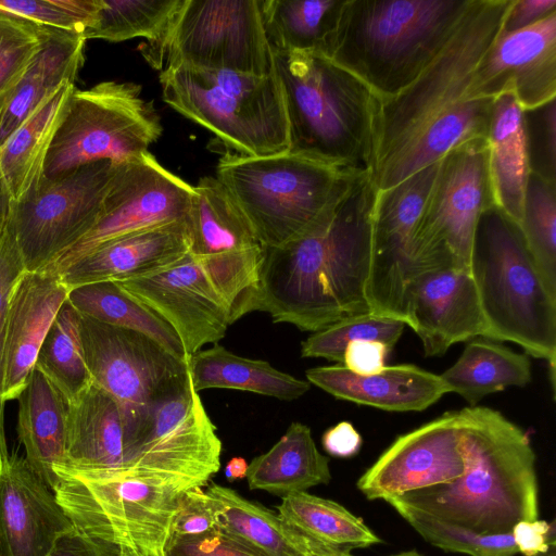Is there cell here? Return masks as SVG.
Returning <instances> with one entry per match:
<instances>
[{
	"label": "cell",
	"mask_w": 556,
	"mask_h": 556,
	"mask_svg": "<svg viewBox=\"0 0 556 556\" xmlns=\"http://www.w3.org/2000/svg\"><path fill=\"white\" fill-rule=\"evenodd\" d=\"M513 0H472L432 62L404 90L381 99L371 177L392 188L453 148L486 139L494 99L473 97L478 63L497 39Z\"/></svg>",
	"instance_id": "obj_1"
},
{
	"label": "cell",
	"mask_w": 556,
	"mask_h": 556,
	"mask_svg": "<svg viewBox=\"0 0 556 556\" xmlns=\"http://www.w3.org/2000/svg\"><path fill=\"white\" fill-rule=\"evenodd\" d=\"M377 192L371 173L362 174L311 231L264 248L254 311L313 332L371 313L366 286Z\"/></svg>",
	"instance_id": "obj_2"
},
{
	"label": "cell",
	"mask_w": 556,
	"mask_h": 556,
	"mask_svg": "<svg viewBox=\"0 0 556 556\" xmlns=\"http://www.w3.org/2000/svg\"><path fill=\"white\" fill-rule=\"evenodd\" d=\"M458 413L465 473L390 498L478 534L510 533L519 521L539 519L535 453L528 433L490 407Z\"/></svg>",
	"instance_id": "obj_3"
},
{
	"label": "cell",
	"mask_w": 556,
	"mask_h": 556,
	"mask_svg": "<svg viewBox=\"0 0 556 556\" xmlns=\"http://www.w3.org/2000/svg\"><path fill=\"white\" fill-rule=\"evenodd\" d=\"M271 56L288 152L348 174L371 173L381 98L320 52L271 48Z\"/></svg>",
	"instance_id": "obj_4"
},
{
	"label": "cell",
	"mask_w": 556,
	"mask_h": 556,
	"mask_svg": "<svg viewBox=\"0 0 556 556\" xmlns=\"http://www.w3.org/2000/svg\"><path fill=\"white\" fill-rule=\"evenodd\" d=\"M472 0H342L324 55L381 99L408 87L440 53Z\"/></svg>",
	"instance_id": "obj_5"
},
{
	"label": "cell",
	"mask_w": 556,
	"mask_h": 556,
	"mask_svg": "<svg viewBox=\"0 0 556 556\" xmlns=\"http://www.w3.org/2000/svg\"><path fill=\"white\" fill-rule=\"evenodd\" d=\"M470 274L485 323L483 338L516 343L527 355L555 366L556 298L519 225L495 204L477 222Z\"/></svg>",
	"instance_id": "obj_6"
},
{
	"label": "cell",
	"mask_w": 556,
	"mask_h": 556,
	"mask_svg": "<svg viewBox=\"0 0 556 556\" xmlns=\"http://www.w3.org/2000/svg\"><path fill=\"white\" fill-rule=\"evenodd\" d=\"M359 175L288 151L266 156L227 152L216 167V177L264 248L283 245L311 231Z\"/></svg>",
	"instance_id": "obj_7"
},
{
	"label": "cell",
	"mask_w": 556,
	"mask_h": 556,
	"mask_svg": "<svg viewBox=\"0 0 556 556\" xmlns=\"http://www.w3.org/2000/svg\"><path fill=\"white\" fill-rule=\"evenodd\" d=\"M160 84L167 105L214 134L229 152L266 156L288 151L285 102L274 73L169 65L161 72Z\"/></svg>",
	"instance_id": "obj_8"
},
{
	"label": "cell",
	"mask_w": 556,
	"mask_h": 556,
	"mask_svg": "<svg viewBox=\"0 0 556 556\" xmlns=\"http://www.w3.org/2000/svg\"><path fill=\"white\" fill-rule=\"evenodd\" d=\"M190 371L126 429L127 463L116 476L184 492L205 486L220 467L222 441Z\"/></svg>",
	"instance_id": "obj_9"
},
{
	"label": "cell",
	"mask_w": 556,
	"mask_h": 556,
	"mask_svg": "<svg viewBox=\"0 0 556 556\" xmlns=\"http://www.w3.org/2000/svg\"><path fill=\"white\" fill-rule=\"evenodd\" d=\"M56 475L55 497L77 531L134 556H167L182 492L125 476L66 468Z\"/></svg>",
	"instance_id": "obj_10"
},
{
	"label": "cell",
	"mask_w": 556,
	"mask_h": 556,
	"mask_svg": "<svg viewBox=\"0 0 556 556\" xmlns=\"http://www.w3.org/2000/svg\"><path fill=\"white\" fill-rule=\"evenodd\" d=\"M154 106L134 83L102 81L70 96L50 146L45 177L110 161L119 165L144 152L162 134Z\"/></svg>",
	"instance_id": "obj_11"
},
{
	"label": "cell",
	"mask_w": 556,
	"mask_h": 556,
	"mask_svg": "<svg viewBox=\"0 0 556 556\" xmlns=\"http://www.w3.org/2000/svg\"><path fill=\"white\" fill-rule=\"evenodd\" d=\"M142 54L155 70L166 58L165 66L273 73L260 0H184L159 40L146 43Z\"/></svg>",
	"instance_id": "obj_12"
},
{
	"label": "cell",
	"mask_w": 556,
	"mask_h": 556,
	"mask_svg": "<svg viewBox=\"0 0 556 556\" xmlns=\"http://www.w3.org/2000/svg\"><path fill=\"white\" fill-rule=\"evenodd\" d=\"M493 204L486 139L448 151L439 161L415 227V276L446 268L470 273L476 225Z\"/></svg>",
	"instance_id": "obj_13"
},
{
	"label": "cell",
	"mask_w": 556,
	"mask_h": 556,
	"mask_svg": "<svg viewBox=\"0 0 556 556\" xmlns=\"http://www.w3.org/2000/svg\"><path fill=\"white\" fill-rule=\"evenodd\" d=\"M115 165L87 164L42 177L12 201L9 227L26 271H40L84 238L97 224Z\"/></svg>",
	"instance_id": "obj_14"
},
{
	"label": "cell",
	"mask_w": 556,
	"mask_h": 556,
	"mask_svg": "<svg viewBox=\"0 0 556 556\" xmlns=\"http://www.w3.org/2000/svg\"><path fill=\"white\" fill-rule=\"evenodd\" d=\"M192 188L189 253L226 302L233 324L254 311L264 247L217 177H202Z\"/></svg>",
	"instance_id": "obj_15"
},
{
	"label": "cell",
	"mask_w": 556,
	"mask_h": 556,
	"mask_svg": "<svg viewBox=\"0 0 556 556\" xmlns=\"http://www.w3.org/2000/svg\"><path fill=\"white\" fill-rule=\"evenodd\" d=\"M79 327L92 382L118 403L125 429L189 374L190 357L174 355L144 333L83 315Z\"/></svg>",
	"instance_id": "obj_16"
},
{
	"label": "cell",
	"mask_w": 556,
	"mask_h": 556,
	"mask_svg": "<svg viewBox=\"0 0 556 556\" xmlns=\"http://www.w3.org/2000/svg\"><path fill=\"white\" fill-rule=\"evenodd\" d=\"M193 188L148 151L115 165L93 228L45 270L59 275L99 245L143 229L187 224Z\"/></svg>",
	"instance_id": "obj_17"
},
{
	"label": "cell",
	"mask_w": 556,
	"mask_h": 556,
	"mask_svg": "<svg viewBox=\"0 0 556 556\" xmlns=\"http://www.w3.org/2000/svg\"><path fill=\"white\" fill-rule=\"evenodd\" d=\"M439 166L433 163L378 190L371 214L370 268L366 298L375 315L409 325V290L415 277L413 237Z\"/></svg>",
	"instance_id": "obj_18"
},
{
	"label": "cell",
	"mask_w": 556,
	"mask_h": 556,
	"mask_svg": "<svg viewBox=\"0 0 556 556\" xmlns=\"http://www.w3.org/2000/svg\"><path fill=\"white\" fill-rule=\"evenodd\" d=\"M116 283L173 328L189 357L218 343L232 325L226 302L189 252L167 267Z\"/></svg>",
	"instance_id": "obj_19"
},
{
	"label": "cell",
	"mask_w": 556,
	"mask_h": 556,
	"mask_svg": "<svg viewBox=\"0 0 556 556\" xmlns=\"http://www.w3.org/2000/svg\"><path fill=\"white\" fill-rule=\"evenodd\" d=\"M465 473L458 410L446 412L399 435L359 477L357 489L370 501L388 500Z\"/></svg>",
	"instance_id": "obj_20"
},
{
	"label": "cell",
	"mask_w": 556,
	"mask_h": 556,
	"mask_svg": "<svg viewBox=\"0 0 556 556\" xmlns=\"http://www.w3.org/2000/svg\"><path fill=\"white\" fill-rule=\"evenodd\" d=\"M508 90L522 110L556 99V12L525 29L502 31L478 63L471 96L495 99Z\"/></svg>",
	"instance_id": "obj_21"
},
{
	"label": "cell",
	"mask_w": 556,
	"mask_h": 556,
	"mask_svg": "<svg viewBox=\"0 0 556 556\" xmlns=\"http://www.w3.org/2000/svg\"><path fill=\"white\" fill-rule=\"evenodd\" d=\"M74 526L54 492L16 453L0 462L2 556H48Z\"/></svg>",
	"instance_id": "obj_22"
},
{
	"label": "cell",
	"mask_w": 556,
	"mask_h": 556,
	"mask_svg": "<svg viewBox=\"0 0 556 556\" xmlns=\"http://www.w3.org/2000/svg\"><path fill=\"white\" fill-rule=\"evenodd\" d=\"M409 327L426 356L444 354L452 345L484 337L485 323L477 288L468 271L452 268L417 274L409 290Z\"/></svg>",
	"instance_id": "obj_23"
},
{
	"label": "cell",
	"mask_w": 556,
	"mask_h": 556,
	"mask_svg": "<svg viewBox=\"0 0 556 556\" xmlns=\"http://www.w3.org/2000/svg\"><path fill=\"white\" fill-rule=\"evenodd\" d=\"M59 275L24 271L8 306L3 350V397L16 400L35 366L39 349L67 299Z\"/></svg>",
	"instance_id": "obj_24"
},
{
	"label": "cell",
	"mask_w": 556,
	"mask_h": 556,
	"mask_svg": "<svg viewBox=\"0 0 556 556\" xmlns=\"http://www.w3.org/2000/svg\"><path fill=\"white\" fill-rule=\"evenodd\" d=\"M190 248L185 223L132 232L105 242L59 274L68 290L143 276L181 260Z\"/></svg>",
	"instance_id": "obj_25"
},
{
	"label": "cell",
	"mask_w": 556,
	"mask_h": 556,
	"mask_svg": "<svg viewBox=\"0 0 556 556\" xmlns=\"http://www.w3.org/2000/svg\"><path fill=\"white\" fill-rule=\"evenodd\" d=\"M305 376L336 399L387 412H421L450 393L440 375L413 364L384 366L366 376L338 364L307 369Z\"/></svg>",
	"instance_id": "obj_26"
},
{
	"label": "cell",
	"mask_w": 556,
	"mask_h": 556,
	"mask_svg": "<svg viewBox=\"0 0 556 556\" xmlns=\"http://www.w3.org/2000/svg\"><path fill=\"white\" fill-rule=\"evenodd\" d=\"M66 459L64 468L90 473L119 475L126 467L122 409L93 382L67 404Z\"/></svg>",
	"instance_id": "obj_27"
},
{
	"label": "cell",
	"mask_w": 556,
	"mask_h": 556,
	"mask_svg": "<svg viewBox=\"0 0 556 556\" xmlns=\"http://www.w3.org/2000/svg\"><path fill=\"white\" fill-rule=\"evenodd\" d=\"M86 39L48 27L40 51L0 102V148L62 85L81 68Z\"/></svg>",
	"instance_id": "obj_28"
},
{
	"label": "cell",
	"mask_w": 556,
	"mask_h": 556,
	"mask_svg": "<svg viewBox=\"0 0 556 556\" xmlns=\"http://www.w3.org/2000/svg\"><path fill=\"white\" fill-rule=\"evenodd\" d=\"M16 400L17 435L25 459L54 492L60 482L56 471L67 465V403L36 368Z\"/></svg>",
	"instance_id": "obj_29"
},
{
	"label": "cell",
	"mask_w": 556,
	"mask_h": 556,
	"mask_svg": "<svg viewBox=\"0 0 556 556\" xmlns=\"http://www.w3.org/2000/svg\"><path fill=\"white\" fill-rule=\"evenodd\" d=\"M486 141L494 204L520 225L530 169L523 110L513 90L494 99Z\"/></svg>",
	"instance_id": "obj_30"
},
{
	"label": "cell",
	"mask_w": 556,
	"mask_h": 556,
	"mask_svg": "<svg viewBox=\"0 0 556 556\" xmlns=\"http://www.w3.org/2000/svg\"><path fill=\"white\" fill-rule=\"evenodd\" d=\"M245 479L250 490L283 497L328 484L331 471L329 459L318 451L311 429L294 421L267 452L251 460Z\"/></svg>",
	"instance_id": "obj_31"
},
{
	"label": "cell",
	"mask_w": 556,
	"mask_h": 556,
	"mask_svg": "<svg viewBox=\"0 0 556 556\" xmlns=\"http://www.w3.org/2000/svg\"><path fill=\"white\" fill-rule=\"evenodd\" d=\"M189 371L197 392L233 389L293 401L311 388L308 381L282 372L266 361L238 356L218 343L191 355Z\"/></svg>",
	"instance_id": "obj_32"
},
{
	"label": "cell",
	"mask_w": 556,
	"mask_h": 556,
	"mask_svg": "<svg viewBox=\"0 0 556 556\" xmlns=\"http://www.w3.org/2000/svg\"><path fill=\"white\" fill-rule=\"evenodd\" d=\"M74 89V83L62 85L0 148V175L13 202L43 177L50 146Z\"/></svg>",
	"instance_id": "obj_33"
},
{
	"label": "cell",
	"mask_w": 556,
	"mask_h": 556,
	"mask_svg": "<svg viewBox=\"0 0 556 556\" xmlns=\"http://www.w3.org/2000/svg\"><path fill=\"white\" fill-rule=\"evenodd\" d=\"M440 377L450 392L476 406L492 393L527 386L532 378L531 362L526 353L480 338L467 343L455 364Z\"/></svg>",
	"instance_id": "obj_34"
},
{
	"label": "cell",
	"mask_w": 556,
	"mask_h": 556,
	"mask_svg": "<svg viewBox=\"0 0 556 556\" xmlns=\"http://www.w3.org/2000/svg\"><path fill=\"white\" fill-rule=\"evenodd\" d=\"M204 490L217 530L264 556H296L295 530L277 514L217 483Z\"/></svg>",
	"instance_id": "obj_35"
},
{
	"label": "cell",
	"mask_w": 556,
	"mask_h": 556,
	"mask_svg": "<svg viewBox=\"0 0 556 556\" xmlns=\"http://www.w3.org/2000/svg\"><path fill=\"white\" fill-rule=\"evenodd\" d=\"M66 301L83 316L106 325L139 331L174 355L189 358L173 328L114 281L73 288L68 291Z\"/></svg>",
	"instance_id": "obj_36"
},
{
	"label": "cell",
	"mask_w": 556,
	"mask_h": 556,
	"mask_svg": "<svg viewBox=\"0 0 556 556\" xmlns=\"http://www.w3.org/2000/svg\"><path fill=\"white\" fill-rule=\"evenodd\" d=\"M342 0H260L263 26L273 49L320 52Z\"/></svg>",
	"instance_id": "obj_37"
},
{
	"label": "cell",
	"mask_w": 556,
	"mask_h": 556,
	"mask_svg": "<svg viewBox=\"0 0 556 556\" xmlns=\"http://www.w3.org/2000/svg\"><path fill=\"white\" fill-rule=\"evenodd\" d=\"M276 509L280 519L292 528L348 551L367 548L382 542L362 518L344 506L308 492L281 497Z\"/></svg>",
	"instance_id": "obj_38"
},
{
	"label": "cell",
	"mask_w": 556,
	"mask_h": 556,
	"mask_svg": "<svg viewBox=\"0 0 556 556\" xmlns=\"http://www.w3.org/2000/svg\"><path fill=\"white\" fill-rule=\"evenodd\" d=\"M79 324V313L65 301L39 349L34 366L58 389L67 404L92 383L84 356Z\"/></svg>",
	"instance_id": "obj_39"
},
{
	"label": "cell",
	"mask_w": 556,
	"mask_h": 556,
	"mask_svg": "<svg viewBox=\"0 0 556 556\" xmlns=\"http://www.w3.org/2000/svg\"><path fill=\"white\" fill-rule=\"evenodd\" d=\"M184 0H102L96 22L83 37L121 42L142 37L159 40Z\"/></svg>",
	"instance_id": "obj_40"
},
{
	"label": "cell",
	"mask_w": 556,
	"mask_h": 556,
	"mask_svg": "<svg viewBox=\"0 0 556 556\" xmlns=\"http://www.w3.org/2000/svg\"><path fill=\"white\" fill-rule=\"evenodd\" d=\"M519 227L547 289L556 298V185L530 173Z\"/></svg>",
	"instance_id": "obj_41"
},
{
	"label": "cell",
	"mask_w": 556,
	"mask_h": 556,
	"mask_svg": "<svg viewBox=\"0 0 556 556\" xmlns=\"http://www.w3.org/2000/svg\"><path fill=\"white\" fill-rule=\"evenodd\" d=\"M387 502L425 541L446 552L468 556H515L518 554L511 532L478 534L394 498Z\"/></svg>",
	"instance_id": "obj_42"
},
{
	"label": "cell",
	"mask_w": 556,
	"mask_h": 556,
	"mask_svg": "<svg viewBox=\"0 0 556 556\" xmlns=\"http://www.w3.org/2000/svg\"><path fill=\"white\" fill-rule=\"evenodd\" d=\"M406 324L372 313L356 315L336 321L309 336L301 344L302 357H321L343 364L346 346L359 340L384 343L392 350Z\"/></svg>",
	"instance_id": "obj_43"
},
{
	"label": "cell",
	"mask_w": 556,
	"mask_h": 556,
	"mask_svg": "<svg viewBox=\"0 0 556 556\" xmlns=\"http://www.w3.org/2000/svg\"><path fill=\"white\" fill-rule=\"evenodd\" d=\"M47 33L48 26L0 9V102L40 51Z\"/></svg>",
	"instance_id": "obj_44"
},
{
	"label": "cell",
	"mask_w": 556,
	"mask_h": 556,
	"mask_svg": "<svg viewBox=\"0 0 556 556\" xmlns=\"http://www.w3.org/2000/svg\"><path fill=\"white\" fill-rule=\"evenodd\" d=\"M102 0H0V9L36 24L84 35L96 22Z\"/></svg>",
	"instance_id": "obj_45"
},
{
	"label": "cell",
	"mask_w": 556,
	"mask_h": 556,
	"mask_svg": "<svg viewBox=\"0 0 556 556\" xmlns=\"http://www.w3.org/2000/svg\"><path fill=\"white\" fill-rule=\"evenodd\" d=\"M523 131L530 173L556 185V99L523 110Z\"/></svg>",
	"instance_id": "obj_46"
},
{
	"label": "cell",
	"mask_w": 556,
	"mask_h": 556,
	"mask_svg": "<svg viewBox=\"0 0 556 556\" xmlns=\"http://www.w3.org/2000/svg\"><path fill=\"white\" fill-rule=\"evenodd\" d=\"M25 271L14 236L9 227L0 238V462L9 456L4 429L3 350L8 306L12 290Z\"/></svg>",
	"instance_id": "obj_47"
},
{
	"label": "cell",
	"mask_w": 556,
	"mask_h": 556,
	"mask_svg": "<svg viewBox=\"0 0 556 556\" xmlns=\"http://www.w3.org/2000/svg\"><path fill=\"white\" fill-rule=\"evenodd\" d=\"M215 528L211 501L203 486H195L180 494L173 519L168 543L200 535Z\"/></svg>",
	"instance_id": "obj_48"
},
{
	"label": "cell",
	"mask_w": 556,
	"mask_h": 556,
	"mask_svg": "<svg viewBox=\"0 0 556 556\" xmlns=\"http://www.w3.org/2000/svg\"><path fill=\"white\" fill-rule=\"evenodd\" d=\"M167 556H264L216 528L200 535L169 542Z\"/></svg>",
	"instance_id": "obj_49"
},
{
	"label": "cell",
	"mask_w": 556,
	"mask_h": 556,
	"mask_svg": "<svg viewBox=\"0 0 556 556\" xmlns=\"http://www.w3.org/2000/svg\"><path fill=\"white\" fill-rule=\"evenodd\" d=\"M518 553L523 556H541L555 546L553 523L546 520L519 521L511 530Z\"/></svg>",
	"instance_id": "obj_50"
},
{
	"label": "cell",
	"mask_w": 556,
	"mask_h": 556,
	"mask_svg": "<svg viewBox=\"0 0 556 556\" xmlns=\"http://www.w3.org/2000/svg\"><path fill=\"white\" fill-rule=\"evenodd\" d=\"M390 351V348L379 341H355L346 346L342 365L357 375H372L386 366V357Z\"/></svg>",
	"instance_id": "obj_51"
},
{
	"label": "cell",
	"mask_w": 556,
	"mask_h": 556,
	"mask_svg": "<svg viewBox=\"0 0 556 556\" xmlns=\"http://www.w3.org/2000/svg\"><path fill=\"white\" fill-rule=\"evenodd\" d=\"M556 12V0H513L503 22V33L525 29Z\"/></svg>",
	"instance_id": "obj_52"
},
{
	"label": "cell",
	"mask_w": 556,
	"mask_h": 556,
	"mask_svg": "<svg viewBox=\"0 0 556 556\" xmlns=\"http://www.w3.org/2000/svg\"><path fill=\"white\" fill-rule=\"evenodd\" d=\"M119 548L91 539L75 528L62 535L48 556H118Z\"/></svg>",
	"instance_id": "obj_53"
},
{
	"label": "cell",
	"mask_w": 556,
	"mask_h": 556,
	"mask_svg": "<svg viewBox=\"0 0 556 556\" xmlns=\"http://www.w3.org/2000/svg\"><path fill=\"white\" fill-rule=\"evenodd\" d=\"M321 443L329 455L349 458L358 453L363 440L351 422L341 421L325 431Z\"/></svg>",
	"instance_id": "obj_54"
},
{
	"label": "cell",
	"mask_w": 556,
	"mask_h": 556,
	"mask_svg": "<svg viewBox=\"0 0 556 556\" xmlns=\"http://www.w3.org/2000/svg\"><path fill=\"white\" fill-rule=\"evenodd\" d=\"M294 530L298 546L296 556H354L351 551L325 543L296 529Z\"/></svg>",
	"instance_id": "obj_55"
},
{
	"label": "cell",
	"mask_w": 556,
	"mask_h": 556,
	"mask_svg": "<svg viewBox=\"0 0 556 556\" xmlns=\"http://www.w3.org/2000/svg\"><path fill=\"white\" fill-rule=\"evenodd\" d=\"M12 199L0 175V238L5 232L9 224Z\"/></svg>",
	"instance_id": "obj_56"
},
{
	"label": "cell",
	"mask_w": 556,
	"mask_h": 556,
	"mask_svg": "<svg viewBox=\"0 0 556 556\" xmlns=\"http://www.w3.org/2000/svg\"><path fill=\"white\" fill-rule=\"evenodd\" d=\"M248 462L243 457H232L225 466V477L228 481L244 479L248 472Z\"/></svg>",
	"instance_id": "obj_57"
},
{
	"label": "cell",
	"mask_w": 556,
	"mask_h": 556,
	"mask_svg": "<svg viewBox=\"0 0 556 556\" xmlns=\"http://www.w3.org/2000/svg\"><path fill=\"white\" fill-rule=\"evenodd\" d=\"M389 556H425V555L416 549H409V551H404V552H400L396 554H392Z\"/></svg>",
	"instance_id": "obj_58"
},
{
	"label": "cell",
	"mask_w": 556,
	"mask_h": 556,
	"mask_svg": "<svg viewBox=\"0 0 556 556\" xmlns=\"http://www.w3.org/2000/svg\"><path fill=\"white\" fill-rule=\"evenodd\" d=\"M118 556H134L129 551L119 548Z\"/></svg>",
	"instance_id": "obj_59"
},
{
	"label": "cell",
	"mask_w": 556,
	"mask_h": 556,
	"mask_svg": "<svg viewBox=\"0 0 556 556\" xmlns=\"http://www.w3.org/2000/svg\"><path fill=\"white\" fill-rule=\"evenodd\" d=\"M0 556H2L1 549H0Z\"/></svg>",
	"instance_id": "obj_60"
}]
</instances>
